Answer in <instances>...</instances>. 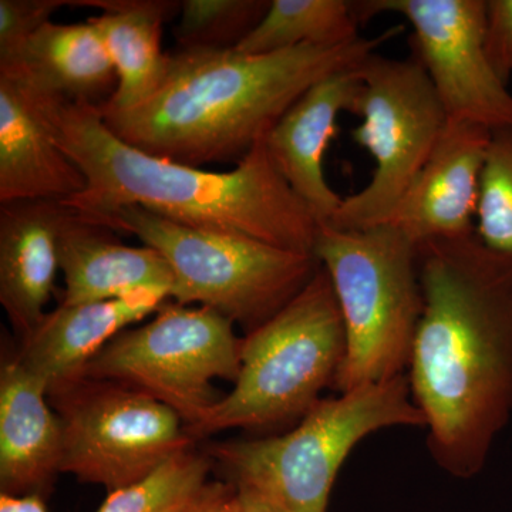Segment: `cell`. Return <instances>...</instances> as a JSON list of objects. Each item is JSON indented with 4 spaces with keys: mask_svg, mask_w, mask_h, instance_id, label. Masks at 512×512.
<instances>
[{
    "mask_svg": "<svg viewBox=\"0 0 512 512\" xmlns=\"http://www.w3.org/2000/svg\"><path fill=\"white\" fill-rule=\"evenodd\" d=\"M424 311L407 379L427 448L473 478L512 417V259L476 232L417 245Z\"/></svg>",
    "mask_w": 512,
    "mask_h": 512,
    "instance_id": "6da1fadb",
    "label": "cell"
},
{
    "mask_svg": "<svg viewBox=\"0 0 512 512\" xmlns=\"http://www.w3.org/2000/svg\"><path fill=\"white\" fill-rule=\"evenodd\" d=\"M43 94L57 144L86 175L84 191L63 201L83 217L137 205L187 227L313 255L319 222L276 168L268 134L234 170L214 173L128 146L99 107Z\"/></svg>",
    "mask_w": 512,
    "mask_h": 512,
    "instance_id": "7a4b0ae2",
    "label": "cell"
},
{
    "mask_svg": "<svg viewBox=\"0 0 512 512\" xmlns=\"http://www.w3.org/2000/svg\"><path fill=\"white\" fill-rule=\"evenodd\" d=\"M339 46L305 45L249 55L238 50H177L153 96L127 110L99 107L128 146L191 167L239 163L309 87L359 66L397 35Z\"/></svg>",
    "mask_w": 512,
    "mask_h": 512,
    "instance_id": "3957f363",
    "label": "cell"
},
{
    "mask_svg": "<svg viewBox=\"0 0 512 512\" xmlns=\"http://www.w3.org/2000/svg\"><path fill=\"white\" fill-rule=\"evenodd\" d=\"M390 427H426L407 375L322 399L284 434L212 444L205 454L229 483L258 491L282 512H328L353 448Z\"/></svg>",
    "mask_w": 512,
    "mask_h": 512,
    "instance_id": "277c9868",
    "label": "cell"
},
{
    "mask_svg": "<svg viewBox=\"0 0 512 512\" xmlns=\"http://www.w3.org/2000/svg\"><path fill=\"white\" fill-rule=\"evenodd\" d=\"M313 255L338 301L346 352L339 394L407 375L424 311L417 245L390 224L340 231L319 225Z\"/></svg>",
    "mask_w": 512,
    "mask_h": 512,
    "instance_id": "5b68a950",
    "label": "cell"
},
{
    "mask_svg": "<svg viewBox=\"0 0 512 512\" xmlns=\"http://www.w3.org/2000/svg\"><path fill=\"white\" fill-rule=\"evenodd\" d=\"M346 352L345 328L325 269L264 325L242 338L234 389L187 429L192 440L232 429L301 421L332 387Z\"/></svg>",
    "mask_w": 512,
    "mask_h": 512,
    "instance_id": "8992f818",
    "label": "cell"
},
{
    "mask_svg": "<svg viewBox=\"0 0 512 512\" xmlns=\"http://www.w3.org/2000/svg\"><path fill=\"white\" fill-rule=\"evenodd\" d=\"M87 220L134 235L160 252L174 275L171 301L184 306L200 303L247 333L282 311L320 266L315 255L242 235L187 227L137 205Z\"/></svg>",
    "mask_w": 512,
    "mask_h": 512,
    "instance_id": "52a82bcc",
    "label": "cell"
},
{
    "mask_svg": "<svg viewBox=\"0 0 512 512\" xmlns=\"http://www.w3.org/2000/svg\"><path fill=\"white\" fill-rule=\"evenodd\" d=\"M362 123L353 140L375 158L370 183L342 200L328 225L340 231L389 224L443 134L447 114L416 56H369L357 66Z\"/></svg>",
    "mask_w": 512,
    "mask_h": 512,
    "instance_id": "ba28073f",
    "label": "cell"
},
{
    "mask_svg": "<svg viewBox=\"0 0 512 512\" xmlns=\"http://www.w3.org/2000/svg\"><path fill=\"white\" fill-rule=\"evenodd\" d=\"M241 349L242 339L231 320L212 309L170 299L146 325L110 340L82 377L146 393L173 409L190 429L225 396L215 380H237Z\"/></svg>",
    "mask_w": 512,
    "mask_h": 512,
    "instance_id": "9c48e42d",
    "label": "cell"
},
{
    "mask_svg": "<svg viewBox=\"0 0 512 512\" xmlns=\"http://www.w3.org/2000/svg\"><path fill=\"white\" fill-rule=\"evenodd\" d=\"M63 430L62 473L120 490L192 448L183 419L124 384L80 377L49 390Z\"/></svg>",
    "mask_w": 512,
    "mask_h": 512,
    "instance_id": "30bf717a",
    "label": "cell"
},
{
    "mask_svg": "<svg viewBox=\"0 0 512 512\" xmlns=\"http://www.w3.org/2000/svg\"><path fill=\"white\" fill-rule=\"evenodd\" d=\"M360 25L397 13L413 28L420 60L447 120L495 128L512 126V94L485 53V0H357Z\"/></svg>",
    "mask_w": 512,
    "mask_h": 512,
    "instance_id": "8fae6325",
    "label": "cell"
},
{
    "mask_svg": "<svg viewBox=\"0 0 512 512\" xmlns=\"http://www.w3.org/2000/svg\"><path fill=\"white\" fill-rule=\"evenodd\" d=\"M491 131L471 121L447 120L429 160L389 224L416 245L476 232L481 174Z\"/></svg>",
    "mask_w": 512,
    "mask_h": 512,
    "instance_id": "7c38bea8",
    "label": "cell"
},
{
    "mask_svg": "<svg viewBox=\"0 0 512 512\" xmlns=\"http://www.w3.org/2000/svg\"><path fill=\"white\" fill-rule=\"evenodd\" d=\"M86 185L79 165L57 144L45 94L0 72V204L67 201Z\"/></svg>",
    "mask_w": 512,
    "mask_h": 512,
    "instance_id": "4fadbf2b",
    "label": "cell"
},
{
    "mask_svg": "<svg viewBox=\"0 0 512 512\" xmlns=\"http://www.w3.org/2000/svg\"><path fill=\"white\" fill-rule=\"evenodd\" d=\"M356 69L330 74L309 87L276 121L265 140L279 173L319 225L328 224L343 200L326 180L323 160L338 133L340 114L356 113L362 93Z\"/></svg>",
    "mask_w": 512,
    "mask_h": 512,
    "instance_id": "5bb4252c",
    "label": "cell"
},
{
    "mask_svg": "<svg viewBox=\"0 0 512 512\" xmlns=\"http://www.w3.org/2000/svg\"><path fill=\"white\" fill-rule=\"evenodd\" d=\"M70 211L57 200L0 204V305L20 343L45 318L60 269V232Z\"/></svg>",
    "mask_w": 512,
    "mask_h": 512,
    "instance_id": "9a60e30c",
    "label": "cell"
},
{
    "mask_svg": "<svg viewBox=\"0 0 512 512\" xmlns=\"http://www.w3.org/2000/svg\"><path fill=\"white\" fill-rule=\"evenodd\" d=\"M45 380L18 356L0 369V493L45 497L62 473L63 430Z\"/></svg>",
    "mask_w": 512,
    "mask_h": 512,
    "instance_id": "2e32d148",
    "label": "cell"
},
{
    "mask_svg": "<svg viewBox=\"0 0 512 512\" xmlns=\"http://www.w3.org/2000/svg\"><path fill=\"white\" fill-rule=\"evenodd\" d=\"M59 264L66 284L63 305L113 301L144 291L171 298L174 275L160 252L123 244L116 232L74 210L60 232Z\"/></svg>",
    "mask_w": 512,
    "mask_h": 512,
    "instance_id": "e0dca14e",
    "label": "cell"
},
{
    "mask_svg": "<svg viewBox=\"0 0 512 512\" xmlns=\"http://www.w3.org/2000/svg\"><path fill=\"white\" fill-rule=\"evenodd\" d=\"M170 301L165 293L144 291L113 301L60 303L46 313L35 332L20 343L18 359L26 369L60 386L83 376L84 369L110 340Z\"/></svg>",
    "mask_w": 512,
    "mask_h": 512,
    "instance_id": "ac0fdd59",
    "label": "cell"
},
{
    "mask_svg": "<svg viewBox=\"0 0 512 512\" xmlns=\"http://www.w3.org/2000/svg\"><path fill=\"white\" fill-rule=\"evenodd\" d=\"M0 72L69 103L96 107L113 97L119 83L103 39L90 22L47 23L15 55L0 60Z\"/></svg>",
    "mask_w": 512,
    "mask_h": 512,
    "instance_id": "d6986e66",
    "label": "cell"
},
{
    "mask_svg": "<svg viewBox=\"0 0 512 512\" xmlns=\"http://www.w3.org/2000/svg\"><path fill=\"white\" fill-rule=\"evenodd\" d=\"M72 6L100 9L89 22L100 33L117 73V89L103 106L133 109L163 84L170 55L161 49L165 23L181 12L175 0H72Z\"/></svg>",
    "mask_w": 512,
    "mask_h": 512,
    "instance_id": "ffe728a7",
    "label": "cell"
},
{
    "mask_svg": "<svg viewBox=\"0 0 512 512\" xmlns=\"http://www.w3.org/2000/svg\"><path fill=\"white\" fill-rule=\"evenodd\" d=\"M359 26L348 0H271L264 19L235 50L268 55L305 45H346L360 39Z\"/></svg>",
    "mask_w": 512,
    "mask_h": 512,
    "instance_id": "44dd1931",
    "label": "cell"
},
{
    "mask_svg": "<svg viewBox=\"0 0 512 512\" xmlns=\"http://www.w3.org/2000/svg\"><path fill=\"white\" fill-rule=\"evenodd\" d=\"M211 468L207 454L190 448L144 480L111 491L97 512H187L207 491Z\"/></svg>",
    "mask_w": 512,
    "mask_h": 512,
    "instance_id": "7402d4cb",
    "label": "cell"
},
{
    "mask_svg": "<svg viewBox=\"0 0 512 512\" xmlns=\"http://www.w3.org/2000/svg\"><path fill=\"white\" fill-rule=\"evenodd\" d=\"M271 0H183L178 50H234L259 25Z\"/></svg>",
    "mask_w": 512,
    "mask_h": 512,
    "instance_id": "603a6c76",
    "label": "cell"
},
{
    "mask_svg": "<svg viewBox=\"0 0 512 512\" xmlns=\"http://www.w3.org/2000/svg\"><path fill=\"white\" fill-rule=\"evenodd\" d=\"M476 234L485 247L512 259V126L491 131L481 174Z\"/></svg>",
    "mask_w": 512,
    "mask_h": 512,
    "instance_id": "cb8c5ba5",
    "label": "cell"
},
{
    "mask_svg": "<svg viewBox=\"0 0 512 512\" xmlns=\"http://www.w3.org/2000/svg\"><path fill=\"white\" fill-rule=\"evenodd\" d=\"M72 0H0V60L8 59Z\"/></svg>",
    "mask_w": 512,
    "mask_h": 512,
    "instance_id": "d4e9b609",
    "label": "cell"
},
{
    "mask_svg": "<svg viewBox=\"0 0 512 512\" xmlns=\"http://www.w3.org/2000/svg\"><path fill=\"white\" fill-rule=\"evenodd\" d=\"M485 53L505 84L512 74V0H485Z\"/></svg>",
    "mask_w": 512,
    "mask_h": 512,
    "instance_id": "484cf974",
    "label": "cell"
},
{
    "mask_svg": "<svg viewBox=\"0 0 512 512\" xmlns=\"http://www.w3.org/2000/svg\"><path fill=\"white\" fill-rule=\"evenodd\" d=\"M234 497L231 483H210L201 500L187 512H234Z\"/></svg>",
    "mask_w": 512,
    "mask_h": 512,
    "instance_id": "4316f807",
    "label": "cell"
},
{
    "mask_svg": "<svg viewBox=\"0 0 512 512\" xmlns=\"http://www.w3.org/2000/svg\"><path fill=\"white\" fill-rule=\"evenodd\" d=\"M235 487V485H234ZM234 512H282L274 503L249 487H235Z\"/></svg>",
    "mask_w": 512,
    "mask_h": 512,
    "instance_id": "83f0119b",
    "label": "cell"
},
{
    "mask_svg": "<svg viewBox=\"0 0 512 512\" xmlns=\"http://www.w3.org/2000/svg\"><path fill=\"white\" fill-rule=\"evenodd\" d=\"M0 512H49L45 498L39 494L10 495L0 493Z\"/></svg>",
    "mask_w": 512,
    "mask_h": 512,
    "instance_id": "f1b7e54d",
    "label": "cell"
}]
</instances>
